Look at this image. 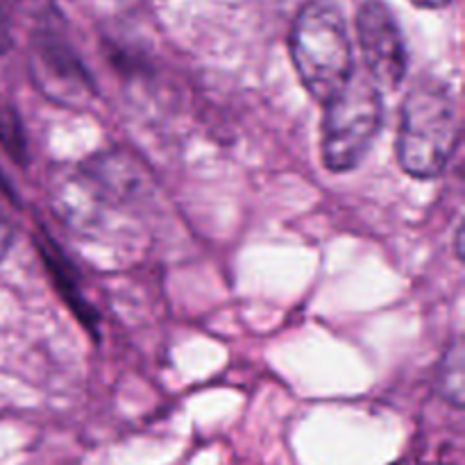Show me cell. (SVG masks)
I'll return each mask as SVG.
<instances>
[{
  "mask_svg": "<svg viewBox=\"0 0 465 465\" xmlns=\"http://www.w3.org/2000/svg\"><path fill=\"white\" fill-rule=\"evenodd\" d=\"M289 53L300 84L325 107L354 77V48L343 9L334 0H307L291 25Z\"/></svg>",
  "mask_w": 465,
  "mask_h": 465,
  "instance_id": "6da1fadb",
  "label": "cell"
},
{
  "mask_svg": "<svg viewBox=\"0 0 465 465\" xmlns=\"http://www.w3.org/2000/svg\"><path fill=\"white\" fill-rule=\"evenodd\" d=\"M461 143L457 103L452 91L436 77L413 84L400 109V168L416 180H436L445 173Z\"/></svg>",
  "mask_w": 465,
  "mask_h": 465,
  "instance_id": "7a4b0ae2",
  "label": "cell"
},
{
  "mask_svg": "<svg viewBox=\"0 0 465 465\" xmlns=\"http://www.w3.org/2000/svg\"><path fill=\"white\" fill-rule=\"evenodd\" d=\"M322 109V163L331 173L354 171L371 153L384 125L381 91L366 75L354 73L348 86Z\"/></svg>",
  "mask_w": 465,
  "mask_h": 465,
  "instance_id": "3957f363",
  "label": "cell"
},
{
  "mask_svg": "<svg viewBox=\"0 0 465 465\" xmlns=\"http://www.w3.org/2000/svg\"><path fill=\"white\" fill-rule=\"evenodd\" d=\"M354 27L368 80L380 91L400 89L407 80L409 53L402 27L389 3L363 0L354 16Z\"/></svg>",
  "mask_w": 465,
  "mask_h": 465,
  "instance_id": "277c9868",
  "label": "cell"
},
{
  "mask_svg": "<svg viewBox=\"0 0 465 465\" xmlns=\"http://www.w3.org/2000/svg\"><path fill=\"white\" fill-rule=\"evenodd\" d=\"M32 77L45 98L62 107H86L94 100L95 86L86 68L73 53L68 41L53 30H41L32 41Z\"/></svg>",
  "mask_w": 465,
  "mask_h": 465,
  "instance_id": "5b68a950",
  "label": "cell"
},
{
  "mask_svg": "<svg viewBox=\"0 0 465 465\" xmlns=\"http://www.w3.org/2000/svg\"><path fill=\"white\" fill-rule=\"evenodd\" d=\"M463 343L454 341L445 352L439 371V389L443 400H448L452 407H463Z\"/></svg>",
  "mask_w": 465,
  "mask_h": 465,
  "instance_id": "8992f818",
  "label": "cell"
},
{
  "mask_svg": "<svg viewBox=\"0 0 465 465\" xmlns=\"http://www.w3.org/2000/svg\"><path fill=\"white\" fill-rule=\"evenodd\" d=\"M12 241H14L12 223H9V218L5 216V212L0 209V262L7 257L9 248H12Z\"/></svg>",
  "mask_w": 465,
  "mask_h": 465,
  "instance_id": "52a82bcc",
  "label": "cell"
},
{
  "mask_svg": "<svg viewBox=\"0 0 465 465\" xmlns=\"http://www.w3.org/2000/svg\"><path fill=\"white\" fill-rule=\"evenodd\" d=\"M9 41V0H0V50Z\"/></svg>",
  "mask_w": 465,
  "mask_h": 465,
  "instance_id": "ba28073f",
  "label": "cell"
},
{
  "mask_svg": "<svg viewBox=\"0 0 465 465\" xmlns=\"http://www.w3.org/2000/svg\"><path fill=\"white\" fill-rule=\"evenodd\" d=\"M411 3L420 9H443V7H450L452 0H411Z\"/></svg>",
  "mask_w": 465,
  "mask_h": 465,
  "instance_id": "9c48e42d",
  "label": "cell"
},
{
  "mask_svg": "<svg viewBox=\"0 0 465 465\" xmlns=\"http://www.w3.org/2000/svg\"><path fill=\"white\" fill-rule=\"evenodd\" d=\"M461 241H463V230L461 227H459L457 230V257L461 259L463 257V248H461Z\"/></svg>",
  "mask_w": 465,
  "mask_h": 465,
  "instance_id": "30bf717a",
  "label": "cell"
}]
</instances>
